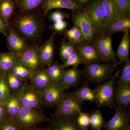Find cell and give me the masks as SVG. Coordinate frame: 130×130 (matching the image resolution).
I'll return each instance as SVG.
<instances>
[{
  "mask_svg": "<svg viewBox=\"0 0 130 130\" xmlns=\"http://www.w3.org/2000/svg\"><path fill=\"white\" fill-rule=\"evenodd\" d=\"M8 118L12 119L20 111L23 104L17 93H11L9 100L4 104Z\"/></svg>",
  "mask_w": 130,
  "mask_h": 130,
  "instance_id": "cell-25",
  "label": "cell"
},
{
  "mask_svg": "<svg viewBox=\"0 0 130 130\" xmlns=\"http://www.w3.org/2000/svg\"><path fill=\"white\" fill-rule=\"evenodd\" d=\"M6 37L7 47L9 52L19 54L23 52L28 46L23 38L9 25L8 28Z\"/></svg>",
  "mask_w": 130,
  "mask_h": 130,
  "instance_id": "cell-13",
  "label": "cell"
},
{
  "mask_svg": "<svg viewBox=\"0 0 130 130\" xmlns=\"http://www.w3.org/2000/svg\"><path fill=\"white\" fill-rule=\"evenodd\" d=\"M65 36L69 42L74 45L81 44L84 41L83 36L80 29L75 24L66 31Z\"/></svg>",
  "mask_w": 130,
  "mask_h": 130,
  "instance_id": "cell-31",
  "label": "cell"
},
{
  "mask_svg": "<svg viewBox=\"0 0 130 130\" xmlns=\"http://www.w3.org/2000/svg\"><path fill=\"white\" fill-rule=\"evenodd\" d=\"M18 94L23 106L39 110L43 105L41 91L31 84L25 83Z\"/></svg>",
  "mask_w": 130,
  "mask_h": 130,
  "instance_id": "cell-7",
  "label": "cell"
},
{
  "mask_svg": "<svg viewBox=\"0 0 130 130\" xmlns=\"http://www.w3.org/2000/svg\"><path fill=\"white\" fill-rule=\"evenodd\" d=\"M73 95L79 101L83 103L85 101H95L96 93L95 90L90 88L88 83L84 84L79 88L72 93Z\"/></svg>",
  "mask_w": 130,
  "mask_h": 130,
  "instance_id": "cell-23",
  "label": "cell"
},
{
  "mask_svg": "<svg viewBox=\"0 0 130 130\" xmlns=\"http://www.w3.org/2000/svg\"><path fill=\"white\" fill-rule=\"evenodd\" d=\"M70 17V15L60 10H57L53 12L50 14L49 19L54 23L64 20L65 19L68 18Z\"/></svg>",
  "mask_w": 130,
  "mask_h": 130,
  "instance_id": "cell-38",
  "label": "cell"
},
{
  "mask_svg": "<svg viewBox=\"0 0 130 130\" xmlns=\"http://www.w3.org/2000/svg\"><path fill=\"white\" fill-rule=\"evenodd\" d=\"M11 119L21 130L33 128L44 121L51 120L40 110L24 106L18 113Z\"/></svg>",
  "mask_w": 130,
  "mask_h": 130,
  "instance_id": "cell-2",
  "label": "cell"
},
{
  "mask_svg": "<svg viewBox=\"0 0 130 130\" xmlns=\"http://www.w3.org/2000/svg\"><path fill=\"white\" fill-rule=\"evenodd\" d=\"M31 85L40 91L46 88L53 83L46 69H39L33 73L30 78Z\"/></svg>",
  "mask_w": 130,
  "mask_h": 130,
  "instance_id": "cell-18",
  "label": "cell"
},
{
  "mask_svg": "<svg viewBox=\"0 0 130 130\" xmlns=\"http://www.w3.org/2000/svg\"><path fill=\"white\" fill-rule=\"evenodd\" d=\"M88 12L95 33L105 30V12L101 0H94Z\"/></svg>",
  "mask_w": 130,
  "mask_h": 130,
  "instance_id": "cell-8",
  "label": "cell"
},
{
  "mask_svg": "<svg viewBox=\"0 0 130 130\" xmlns=\"http://www.w3.org/2000/svg\"><path fill=\"white\" fill-rule=\"evenodd\" d=\"M25 130H47L46 128H36V127H33V128H29Z\"/></svg>",
  "mask_w": 130,
  "mask_h": 130,
  "instance_id": "cell-45",
  "label": "cell"
},
{
  "mask_svg": "<svg viewBox=\"0 0 130 130\" xmlns=\"http://www.w3.org/2000/svg\"><path fill=\"white\" fill-rule=\"evenodd\" d=\"M120 72V70H119L108 81L97 86L95 89L96 93L95 101L98 107L107 106L112 108L114 106L115 85Z\"/></svg>",
  "mask_w": 130,
  "mask_h": 130,
  "instance_id": "cell-5",
  "label": "cell"
},
{
  "mask_svg": "<svg viewBox=\"0 0 130 130\" xmlns=\"http://www.w3.org/2000/svg\"><path fill=\"white\" fill-rule=\"evenodd\" d=\"M67 89L62 81L53 82L41 91L43 105L48 107L56 106L63 98L65 91Z\"/></svg>",
  "mask_w": 130,
  "mask_h": 130,
  "instance_id": "cell-6",
  "label": "cell"
},
{
  "mask_svg": "<svg viewBox=\"0 0 130 130\" xmlns=\"http://www.w3.org/2000/svg\"><path fill=\"white\" fill-rule=\"evenodd\" d=\"M65 69L58 61H53L48 65L46 70L49 76L53 82L62 81Z\"/></svg>",
  "mask_w": 130,
  "mask_h": 130,
  "instance_id": "cell-27",
  "label": "cell"
},
{
  "mask_svg": "<svg viewBox=\"0 0 130 130\" xmlns=\"http://www.w3.org/2000/svg\"><path fill=\"white\" fill-rule=\"evenodd\" d=\"M84 64H89L103 61L94 46L89 44L80 45L77 50Z\"/></svg>",
  "mask_w": 130,
  "mask_h": 130,
  "instance_id": "cell-15",
  "label": "cell"
},
{
  "mask_svg": "<svg viewBox=\"0 0 130 130\" xmlns=\"http://www.w3.org/2000/svg\"><path fill=\"white\" fill-rule=\"evenodd\" d=\"M19 54L11 53H0V71L7 72L12 67L20 63Z\"/></svg>",
  "mask_w": 130,
  "mask_h": 130,
  "instance_id": "cell-20",
  "label": "cell"
},
{
  "mask_svg": "<svg viewBox=\"0 0 130 130\" xmlns=\"http://www.w3.org/2000/svg\"><path fill=\"white\" fill-rule=\"evenodd\" d=\"M8 28V27L3 21L0 16V33H2L6 37L7 35Z\"/></svg>",
  "mask_w": 130,
  "mask_h": 130,
  "instance_id": "cell-44",
  "label": "cell"
},
{
  "mask_svg": "<svg viewBox=\"0 0 130 130\" xmlns=\"http://www.w3.org/2000/svg\"><path fill=\"white\" fill-rule=\"evenodd\" d=\"M2 1V0H0V2L1 1Z\"/></svg>",
  "mask_w": 130,
  "mask_h": 130,
  "instance_id": "cell-49",
  "label": "cell"
},
{
  "mask_svg": "<svg viewBox=\"0 0 130 130\" xmlns=\"http://www.w3.org/2000/svg\"><path fill=\"white\" fill-rule=\"evenodd\" d=\"M8 118L5 106L0 104V123Z\"/></svg>",
  "mask_w": 130,
  "mask_h": 130,
  "instance_id": "cell-43",
  "label": "cell"
},
{
  "mask_svg": "<svg viewBox=\"0 0 130 130\" xmlns=\"http://www.w3.org/2000/svg\"><path fill=\"white\" fill-rule=\"evenodd\" d=\"M43 0H16L15 4L23 12H28L35 9L41 4Z\"/></svg>",
  "mask_w": 130,
  "mask_h": 130,
  "instance_id": "cell-32",
  "label": "cell"
},
{
  "mask_svg": "<svg viewBox=\"0 0 130 130\" xmlns=\"http://www.w3.org/2000/svg\"><path fill=\"white\" fill-rule=\"evenodd\" d=\"M60 54L61 59L64 62L68 59L71 55L67 47L66 41L64 40H62L61 43Z\"/></svg>",
  "mask_w": 130,
  "mask_h": 130,
  "instance_id": "cell-41",
  "label": "cell"
},
{
  "mask_svg": "<svg viewBox=\"0 0 130 130\" xmlns=\"http://www.w3.org/2000/svg\"><path fill=\"white\" fill-rule=\"evenodd\" d=\"M116 113L109 121L104 123L103 127L106 130H121L129 124V112L121 106H115Z\"/></svg>",
  "mask_w": 130,
  "mask_h": 130,
  "instance_id": "cell-12",
  "label": "cell"
},
{
  "mask_svg": "<svg viewBox=\"0 0 130 130\" xmlns=\"http://www.w3.org/2000/svg\"><path fill=\"white\" fill-rule=\"evenodd\" d=\"M83 103L77 100L72 93H64L62 99L56 106V110L52 117L64 116L77 118L82 109Z\"/></svg>",
  "mask_w": 130,
  "mask_h": 130,
  "instance_id": "cell-3",
  "label": "cell"
},
{
  "mask_svg": "<svg viewBox=\"0 0 130 130\" xmlns=\"http://www.w3.org/2000/svg\"><path fill=\"white\" fill-rule=\"evenodd\" d=\"M0 130H21L13 123L11 119L8 118L0 123Z\"/></svg>",
  "mask_w": 130,
  "mask_h": 130,
  "instance_id": "cell-40",
  "label": "cell"
},
{
  "mask_svg": "<svg viewBox=\"0 0 130 130\" xmlns=\"http://www.w3.org/2000/svg\"><path fill=\"white\" fill-rule=\"evenodd\" d=\"M67 26V23L66 21L62 20L54 23L51 26L52 29L57 32H62Z\"/></svg>",
  "mask_w": 130,
  "mask_h": 130,
  "instance_id": "cell-42",
  "label": "cell"
},
{
  "mask_svg": "<svg viewBox=\"0 0 130 130\" xmlns=\"http://www.w3.org/2000/svg\"><path fill=\"white\" fill-rule=\"evenodd\" d=\"M129 35V31L124 32L117 51V56L119 60L120 63H126L129 60L130 39Z\"/></svg>",
  "mask_w": 130,
  "mask_h": 130,
  "instance_id": "cell-24",
  "label": "cell"
},
{
  "mask_svg": "<svg viewBox=\"0 0 130 130\" xmlns=\"http://www.w3.org/2000/svg\"><path fill=\"white\" fill-rule=\"evenodd\" d=\"M6 75V72L0 74V104L3 105L9 100L11 94L8 85Z\"/></svg>",
  "mask_w": 130,
  "mask_h": 130,
  "instance_id": "cell-29",
  "label": "cell"
},
{
  "mask_svg": "<svg viewBox=\"0 0 130 130\" xmlns=\"http://www.w3.org/2000/svg\"><path fill=\"white\" fill-rule=\"evenodd\" d=\"M114 97L115 106L128 107L130 103V85H118L114 89Z\"/></svg>",
  "mask_w": 130,
  "mask_h": 130,
  "instance_id": "cell-19",
  "label": "cell"
},
{
  "mask_svg": "<svg viewBox=\"0 0 130 130\" xmlns=\"http://www.w3.org/2000/svg\"><path fill=\"white\" fill-rule=\"evenodd\" d=\"M84 64L77 50L75 49L74 52L69 56L66 60L61 64L62 67L65 69L70 66L77 67L81 64Z\"/></svg>",
  "mask_w": 130,
  "mask_h": 130,
  "instance_id": "cell-36",
  "label": "cell"
},
{
  "mask_svg": "<svg viewBox=\"0 0 130 130\" xmlns=\"http://www.w3.org/2000/svg\"><path fill=\"white\" fill-rule=\"evenodd\" d=\"M120 76L116 84L119 85H130V61L124 63Z\"/></svg>",
  "mask_w": 130,
  "mask_h": 130,
  "instance_id": "cell-35",
  "label": "cell"
},
{
  "mask_svg": "<svg viewBox=\"0 0 130 130\" xmlns=\"http://www.w3.org/2000/svg\"><path fill=\"white\" fill-rule=\"evenodd\" d=\"M15 4L13 0H2L0 2V16L8 27L9 20L14 12Z\"/></svg>",
  "mask_w": 130,
  "mask_h": 130,
  "instance_id": "cell-26",
  "label": "cell"
},
{
  "mask_svg": "<svg viewBox=\"0 0 130 130\" xmlns=\"http://www.w3.org/2000/svg\"><path fill=\"white\" fill-rule=\"evenodd\" d=\"M73 20L74 24L80 29L84 41L89 42L92 41L95 33L89 17L88 12L85 11L79 12L74 16Z\"/></svg>",
  "mask_w": 130,
  "mask_h": 130,
  "instance_id": "cell-11",
  "label": "cell"
},
{
  "mask_svg": "<svg viewBox=\"0 0 130 130\" xmlns=\"http://www.w3.org/2000/svg\"><path fill=\"white\" fill-rule=\"evenodd\" d=\"M121 130H130V125L129 124L126 126L124 128L122 129Z\"/></svg>",
  "mask_w": 130,
  "mask_h": 130,
  "instance_id": "cell-47",
  "label": "cell"
},
{
  "mask_svg": "<svg viewBox=\"0 0 130 130\" xmlns=\"http://www.w3.org/2000/svg\"><path fill=\"white\" fill-rule=\"evenodd\" d=\"M41 5L44 14L56 8L77 10L80 8L79 3L72 0H43Z\"/></svg>",
  "mask_w": 130,
  "mask_h": 130,
  "instance_id": "cell-16",
  "label": "cell"
},
{
  "mask_svg": "<svg viewBox=\"0 0 130 130\" xmlns=\"http://www.w3.org/2000/svg\"><path fill=\"white\" fill-rule=\"evenodd\" d=\"M105 12V30L116 19V15L113 0H101Z\"/></svg>",
  "mask_w": 130,
  "mask_h": 130,
  "instance_id": "cell-28",
  "label": "cell"
},
{
  "mask_svg": "<svg viewBox=\"0 0 130 130\" xmlns=\"http://www.w3.org/2000/svg\"><path fill=\"white\" fill-rule=\"evenodd\" d=\"M19 55L20 63L25 67L34 72L40 69L41 66L39 48L28 46Z\"/></svg>",
  "mask_w": 130,
  "mask_h": 130,
  "instance_id": "cell-9",
  "label": "cell"
},
{
  "mask_svg": "<svg viewBox=\"0 0 130 130\" xmlns=\"http://www.w3.org/2000/svg\"><path fill=\"white\" fill-rule=\"evenodd\" d=\"M116 17L129 15L130 0H113Z\"/></svg>",
  "mask_w": 130,
  "mask_h": 130,
  "instance_id": "cell-33",
  "label": "cell"
},
{
  "mask_svg": "<svg viewBox=\"0 0 130 130\" xmlns=\"http://www.w3.org/2000/svg\"><path fill=\"white\" fill-rule=\"evenodd\" d=\"M104 122L101 112L94 110L90 115V126L93 130H102Z\"/></svg>",
  "mask_w": 130,
  "mask_h": 130,
  "instance_id": "cell-34",
  "label": "cell"
},
{
  "mask_svg": "<svg viewBox=\"0 0 130 130\" xmlns=\"http://www.w3.org/2000/svg\"><path fill=\"white\" fill-rule=\"evenodd\" d=\"M83 73V71L78 70L76 67L65 69L62 81L68 89L76 86L79 83Z\"/></svg>",
  "mask_w": 130,
  "mask_h": 130,
  "instance_id": "cell-21",
  "label": "cell"
},
{
  "mask_svg": "<svg viewBox=\"0 0 130 130\" xmlns=\"http://www.w3.org/2000/svg\"><path fill=\"white\" fill-rule=\"evenodd\" d=\"M94 46L100 54L103 61L117 62L116 54L112 46L111 36H104L98 38L95 41Z\"/></svg>",
  "mask_w": 130,
  "mask_h": 130,
  "instance_id": "cell-10",
  "label": "cell"
},
{
  "mask_svg": "<svg viewBox=\"0 0 130 130\" xmlns=\"http://www.w3.org/2000/svg\"><path fill=\"white\" fill-rule=\"evenodd\" d=\"M34 72L23 65L20 71L15 76L25 82L27 79H30Z\"/></svg>",
  "mask_w": 130,
  "mask_h": 130,
  "instance_id": "cell-39",
  "label": "cell"
},
{
  "mask_svg": "<svg viewBox=\"0 0 130 130\" xmlns=\"http://www.w3.org/2000/svg\"><path fill=\"white\" fill-rule=\"evenodd\" d=\"M23 12L15 20L14 26L25 37L31 40L36 39L42 29L41 20L37 15L29 11Z\"/></svg>",
  "mask_w": 130,
  "mask_h": 130,
  "instance_id": "cell-1",
  "label": "cell"
},
{
  "mask_svg": "<svg viewBox=\"0 0 130 130\" xmlns=\"http://www.w3.org/2000/svg\"><path fill=\"white\" fill-rule=\"evenodd\" d=\"M55 35L54 32L39 48L41 67L48 66L54 61Z\"/></svg>",
  "mask_w": 130,
  "mask_h": 130,
  "instance_id": "cell-17",
  "label": "cell"
},
{
  "mask_svg": "<svg viewBox=\"0 0 130 130\" xmlns=\"http://www.w3.org/2000/svg\"><path fill=\"white\" fill-rule=\"evenodd\" d=\"M77 118L64 116L53 117L50 121V125L48 130H83L77 124Z\"/></svg>",
  "mask_w": 130,
  "mask_h": 130,
  "instance_id": "cell-14",
  "label": "cell"
},
{
  "mask_svg": "<svg viewBox=\"0 0 130 130\" xmlns=\"http://www.w3.org/2000/svg\"><path fill=\"white\" fill-rule=\"evenodd\" d=\"M90 115L87 112H80L76 118L77 124L83 130H88L90 126Z\"/></svg>",
  "mask_w": 130,
  "mask_h": 130,
  "instance_id": "cell-37",
  "label": "cell"
},
{
  "mask_svg": "<svg viewBox=\"0 0 130 130\" xmlns=\"http://www.w3.org/2000/svg\"><path fill=\"white\" fill-rule=\"evenodd\" d=\"M2 73V72L1 71H0V74H1Z\"/></svg>",
  "mask_w": 130,
  "mask_h": 130,
  "instance_id": "cell-48",
  "label": "cell"
},
{
  "mask_svg": "<svg viewBox=\"0 0 130 130\" xmlns=\"http://www.w3.org/2000/svg\"><path fill=\"white\" fill-rule=\"evenodd\" d=\"M116 65V64L99 63L86 64L84 70L86 79L90 83H101L110 77Z\"/></svg>",
  "mask_w": 130,
  "mask_h": 130,
  "instance_id": "cell-4",
  "label": "cell"
},
{
  "mask_svg": "<svg viewBox=\"0 0 130 130\" xmlns=\"http://www.w3.org/2000/svg\"><path fill=\"white\" fill-rule=\"evenodd\" d=\"M6 78L9 90L11 93L18 94L25 83L24 81L8 72H6Z\"/></svg>",
  "mask_w": 130,
  "mask_h": 130,
  "instance_id": "cell-30",
  "label": "cell"
},
{
  "mask_svg": "<svg viewBox=\"0 0 130 130\" xmlns=\"http://www.w3.org/2000/svg\"><path fill=\"white\" fill-rule=\"evenodd\" d=\"M75 1L77 2L78 3H81V4H83V3H86L88 2L90 0H75Z\"/></svg>",
  "mask_w": 130,
  "mask_h": 130,
  "instance_id": "cell-46",
  "label": "cell"
},
{
  "mask_svg": "<svg viewBox=\"0 0 130 130\" xmlns=\"http://www.w3.org/2000/svg\"><path fill=\"white\" fill-rule=\"evenodd\" d=\"M130 29L129 15L118 16L107 28L106 30L111 33L129 31Z\"/></svg>",
  "mask_w": 130,
  "mask_h": 130,
  "instance_id": "cell-22",
  "label": "cell"
}]
</instances>
